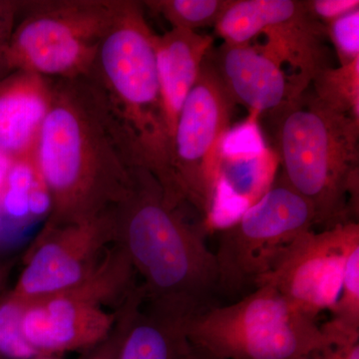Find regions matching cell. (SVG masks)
<instances>
[{"label":"cell","mask_w":359,"mask_h":359,"mask_svg":"<svg viewBox=\"0 0 359 359\" xmlns=\"http://www.w3.org/2000/svg\"><path fill=\"white\" fill-rule=\"evenodd\" d=\"M327 29L340 65H349L359 58V9L328 23Z\"/></svg>","instance_id":"obj_23"},{"label":"cell","mask_w":359,"mask_h":359,"mask_svg":"<svg viewBox=\"0 0 359 359\" xmlns=\"http://www.w3.org/2000/svg\"><path fill=\"white\" fill-rule=\"evenodd\" d=\"M359 235L358 222L316 233L304 231L287 245L257 283L275 287L301 313L316 318L339 297L347 250Z\"/></svg>","instance_id":"obj_11"},{"label":"cell","mask_w":359,"mask_h":359,"mask_svg":"<svg viewBox=\"0 0 359 359\" xmlns=\"http://www.w3.org/2000/svg\"><path fill=\"white\" fill-rule=\"evenodd\" d=\"M34 155L4 165L0 177V249L15 247L50 216V194Z\"/></svg>","instance_id":"obj_18"},{"label":"cell","mask_w":359,"mask_h":359,"mask_svg":"<svg viewBox=\"0 0 359 359\" xmlns=\"http://www.w3.org/2000/svg\"><path fill=\"white\" fill-rule=\"evenodd\" d=\"M155 35L144 15L143 4L128 0L85 76L100 94L135 166L149 170L168 193L178 197L158 80Z\"/></svg>","instance_id":"obj_3"},{"label":"cell","mask_w":359,"mask_h":359,"mask_svg":"<svg viewBox=\"0 0 359 359\" xmlns=\"http://www.w3.org/2000/svg\"><path fill=\"white\" fill-rule=\"evenodd\" d=\"M53 79L14 71L0 81V159L11 162L35 154L50 108Z\"/></svg>","instance_id":"obj_15"},{"label":"cell","mask_w":359,"mask_h":359,"mask_svg":"<svg viewBox=\"0 0 359 359\" xmlns=\"http://www.w3.org/2000/svg\"><path fill=\"white\" fill-rule=\"evenodd\" d=\"M35 160L51 199L43 226L76 223L118 204L135 167L100 94L87 76L53 79Z\"/></svg>","instance_id":"obj_1"},{"label":"cell","mask_w":359,"mask_h":359,"mask_svg":"<svg viewBox=\"0 0 359 359\" xmlns=\"http://www.w3.org/2000/svg\"><path fill=\"white\" fill-rule=\"evenodd\" d=\"M119 309L109 313L103 306L62 292L27 304L23 332L39 355L85 353L109 337Z\"/></svg>","instance_id":"obj_13"},{"label":"cell","mask_w":359,"mask_h":359,"mask_svg":"<svg viewBox=\"0 0 359 359\" xmlns=\"http://www.w3.org/2000/svg\"><path fill=\"white\" fill-rule=\"evenodd\" d=\"M0 359H4V358H2L1 356H0Z\"/></svg>","instance_id":"obj_32"},{"label":"cell","mask_w":359,"mask_h":359,"mask_svg":"<svg viewBox=\"0 0 359 359\" xmlns=\"http://www.w3.org/2000/svg\"><path fill=\"white\" fill-rule=\"evenodd\" d=\"M299 359H359V342L330 344Z\"/></svg>","instance_id":"obj_26"},{"label":"cell","mask_w":359,"mask_h":359,"mask_svg":"<svg viewBox=\"0 0 359 359\" xmlns=\"http://www.w3.org/2000/svg\"><path fill=\"white\" fill-rule=\"evenodd\" d=\"M212 43L214 39L210 35L182 28H172L165 34L155 35L161 99L172 143L180 112L199 78Z\"/></svg>","instance_id":"obj_16"},{"label":"cell","mask_w":359,"mask_h":359,"mask_svg":"<svg viewBox=\"0 0 359 359\" xmlns=\"http://www.w3.org/2000/svg\"><path fill=\"white\" fill-rule=\"evenodd\" d=\"M173 28L192 30L216 25L233 0H150L142 2Z\"/></svg>","instance_id":"obj_21"},{"label":"cell","mask_w":359,"mask_h":359,"mask_svg":"<svg viewBox=\"0 0 359 359\" xmlns=\"http://www.w3.org/2000/svg\"><path fill=\"white\" fill-rule=\"evenodd\" d=\"M32 359H62L61 355H47V354H42V355L35 356Z\"/></svg>","instance_id":"obj_30"},{"label":"cell","mask_w":359,"mask_h":359,"mask_svg":"<svg viewBox=\"0 0 359 359\" xmlns=\"http://www.w3.org/2000/svg\"><path fill=\"white\" fill-rule=\"evenodd\" d=\"M20 7L21 1L0 0V81L11 73L7 53Z\"/></svg>","instance_id":"obj_24"},{"label":"cell","mask_w":359,"mask_h":359,"mask_svg":"<svg viewBox=\"0 0 359 359\" xmlns=\"http://www.w3.org/2000/svg\"><path fill=\"white\" fill-rule=\"evenodd\" d=\"M11 262H0V297L6 292L7 282L13 269Z\"/></svg>","instance_id":"obj_28"},{"label":"cell","mask_w":359,"mask_h":359,"mask_svg":"<svg viewBox=\"0 0 359 359\" xmlns=\"http://www.w3.org/2000/svg\"><path fill=\"white\" fill-rule=\"evenodd\" d=\"M311 13L325 23L332 22L340 16L359 9L358 0H311L309 1Z\"/></svg>","instance_id":"obj_25"},{"label":"cell","mask_w":359,"mask_h":359,"mask_svg":"<svg viewBox=\"0 0 359 359\" xmlns=\"http://www.w3.org/2000/svg\"><path fill=\"white\" fill-rule=\"evenodd\" d=\"M190 359H219V358H214V356L210 355V354L203 353V351H199V349L195 348V347L193 346L192 353H191Z\"/></svg>","instance_id":"obj_29"},{"label":"cell","mask_w":359,"mask_h":359,"mask_svg":"<svg viewBox=\"0 0 359 359\" xmlns=\"http://www.w3.org/2000/svg\"><path fill=\"white\" fill-rule=\"evenodd\" d=\"M330 311L332 320L321 328L332 344L359 342V235L349 244L339 299Z\"/></svg>","instance_id":"obj_19"},{"label":"cell","mask_w":359,"mask_h":359,"mask_svg":"<svg viewBox=\"0 0 359 359\" xmlns=\"http://www.w3.org/2000/svg\"><path fill=\"white\" fill-rule=\"evenodd\" d=\"M269 114L282 176L313 205L316 224L358 222L359 120L304 93Z\"/></svg>","instance_id":"obj_4"},{"label":"cell","mask_w":359,"mask_h":359,"mask_svg":"<svg viewBox=\"0 0 359 359\" xmlns=\"http://www.w3.org/2000/svg\"><path fill=\"white\" fill-rule=\"evenodd\" d=\"M140 285L120 308L122 334L117 359H189L192 344L185 318L151 308Z\"/></svg>","instance_id":"obj_17"},{"label":"cell","mask_w":359,"mask_h":359,"mask_svg":"<svg viewBox=\"0 0 359 359\" xmlns=\"http://www.w3.org/2000/svg\"><path fill=\"white\" fill-rule=\"evenodd\" d=\"M191 344L219 359H299L332 344L311 318L271 285L189 318Z\"/></svg>","instance_id":"obj_5"},{"label":"cell","mask_w":359,"mask_h":359,"mask_svg":"<svg viewBox=\"0 0 359 359\" xmlns=\"http://www.w3.org/2000/svg\"><path fill=\"white\" fill-rule=\"evenodd\" d=\"M278 164L276 151L264 140L259 117L249 115L231 126L222 144L218 181L205 229L223 230L235 223L268 192Z\"/></svg>","instance_id":"obj_12"},{"label":"cell","mask_w":359,"mask_h":359,"mask_svg":"<svg viewBox=\"0 0 359 359\" xmlns=\"http://www.w3.org/2000/svg\"><path fill=\"white\" fill-rule=\"evenodd\" d=\"M127 1H21L25 16L15 25L9 44V70L27 71L49 79L85 76Z\"/></svg>","instance_id":"obj_6"},{"label":"cell","mask_w":359,"mask_h":359,"mask_svg":"<svg viewBox=\"0 0 359 359\" xmlns=\"http://www.w3.org/2000/svg\"><path fill=\"white\" fill-rule=\"evenodd\" d=\"M233 102L261 118L294 100L283 65L261 46L223 43L208 54Z\"/></svg>","instance_id":"obj_14"},{"label":"cell","mask_w":359,"mask_h":359,"mask_svg":"<svg viewBox=\"0 0 359 359\" xmlns=\"http://www.w3.org/2000/svg\"><path fill=\"white\" fill-rule=\"evenodd\" d=\"M316 224L313 205L283 176L268 192L219 233V294L254 290L276 257L295 238Z\"/></svg>","instance_id":"obj_7"},{"label":"cell","mask_w":359,"mask_h":359,"mask_svg":"<svg viewBox=\"0 0 359 359\" xmlns=\"http://www.w3.org/2000/svg\"><path fill=\"white\" fill-rule=\"evenodd\" d=\"M313 84V98L323 107L359 120V58L339 67L318 73Z\"/></svg>","instance_id":"obj_20"},{"label":"cell","mask_w":359,"mask_h":359,"mask_svg":"<svg viewBox=\"0 0 359 359\" xmlns=\"http://www.w3.org/2000/svg\"><path fill=\"white\" fill-rule=\"evenodd\" d=\"M122 334V323L120 318V311L118 314L117 321L112 332L100 344L90 349V359H117L118 349H119L120 339Z\"/></svg>","instance_id":"obj_27"},{"label":"cell","mask_w":359,"mask_h":359,"mask_svg":"<svg viewBox=\"0 0 359 359\" xmlns=\"http://www.w3.org/2000/svg\"><path fill=\"white\" fill-rule=\"evenodd\" d=\"M224 43L250 44L264 34V52L294 71L292 95L299 98L314 77L330 67L325 23L311 13L309 1L302 0H233L215 25Z\"/></svg>","instance_id":"obj_9"},{"label":"cell","mask_w":359,"mask_h":359,"mask_svg":"<svg viewBox=\"0 0 359 359\" xmlns=\"http://www.w3.org/2000/svg\"><path fill=\"white\" fill-rule=\"evenodd\" d=\"M78 359H90L88 351H85V353H83V355H82L81 358H79Z\"/></svg>","instance_id":"obj_31"},{"label":"cell","mask_w":359,"mask_h":359,"mask_svg":"<svg viewBox=\"0 0 359 359\" xmlns=\"http://www.w3.org/2000/svg\"><path fill=\"white\" fill-rule=\"evenodd\" d=\"M27 306L11 292L0 297V356L4 359H32L39 355L23 332Z\"/></svg>","instance_id":"obj_22"},{"label":"cell","mask_w":359,"mask_h":359,"mask_svg":"<svg viewBox=\"0 0 359 359\" xmlns=\"http://www.w3.org/2000/svg\"><path fill=\"white\" fill-rule=\"evenodd\" d=\"M236 104L209 57L180 112L172 143L171 169L177 195L202 217L211 209L221 149Z\"/></svg>","instance_id":"obj_8"},{"label":"cell","mask_w":359,"mask_h":359,"mask_svg":"<svg viewBox=\"0 0 359 359\" xmlns=\"http://www.w3.org/2000/svg\"><path fill=\"white\" fill-rule=\"evenodd\" d=\"M115 243L112 209L76 223L43 226L9 292L27 306L72 289L98 269Z\"/></svg>","instance_id":"obj_10"},{"label":"cell","mask_w":359,"mask_h":359,"mask_svg":"<svg viewBox=\"0 0 359 359\" xmlns=\"http://www.w3.org/2000/svg\"><path fill=\"white\" fill-rule=\"evenodd\" d=\"M187 203L165 190L149 170L135 167L128 189L112 208L116 243L140 276L143 301L189 318L219 304V271L202 223L188 219Z\"/></svg>","instance_id":"obj_2"}]
</instances>
